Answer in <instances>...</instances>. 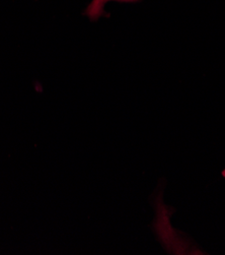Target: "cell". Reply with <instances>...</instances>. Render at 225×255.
<instances>
[{
  "label": "cell",
  "mask_w": 225,
  "mask_h": 255,
  "mask_svg": "<svg viewBox=\"0 0 225 255\" xmlns=\"http://www.w3.org/2000/svg\"><path fill=\"white\" fill-rule=\"evenodd\" d=\"M164 181H160L156 192L153 196V206L156 218L152 224L158 241L169 254H205L200 249L195 241L185 233L177 230L170 224V216L176 212V209L166 206L163 202Z\"/></svg>",
  "instance_id": "obj_1"
},
{
  "label": "cell",
  "mask_w": 225,
  "mask_h": 255,
  "mask_svg": "<svg viewBox=\"0 0 225 255\" xmlns=\"http://www.w3.org/2000/svg\"><path fill=\"white\" fill-rule=\"evenodd\" d=\"M110 1L119 2H137L139 0H92L90 4L86 7L84 14L88 16L90 20H96L105 14V6Z\"/></svg>",
  "instance_id": "obj_2"
}]
</instances>
